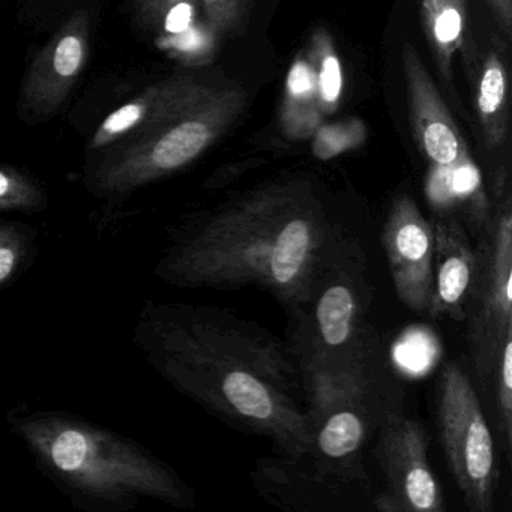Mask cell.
I'll use <instances>...</instances> for the list:
<instances>
[{
  "mask_svg": "<svg viewBox=\"0 0 512 512\" xmlns=\"http://www.w3.org/2000/svg\"><path fill=\"white\" fill-rule=\"evenodd\" d=\"M134 344L149 365L233 430L265 437L280 457L311 445L304 376L287 341L227 308L143 305Z\"/></svg>",
  "mask_w": 512,
  "mask_h": 512,
  "instance_id": "obj_1",
  "label": "cell"
},
{
  "mask_svg": "<svg viewBox=\"0 0 512 512\" xmlns=\"http://www.w3.org/2000/svg\"><path fill=\"white\" fill-rule=\"evenodd\" d=\"M341 233L310 182H269L176 224L155 275L187 289L257 287L293 311L313 298Z\"/></svg>",
  "mask_w": 512,
  "mask_h": 512,
  "instance_id": "obj_2",
  "label": "cell"
},
{
  "mask_svg": "<svg viewBox=\"0 0 512 512\" xmlns=\"http://www.w3.org/2000/svg\"><path fill=\"white\" fill-rule=\"evenodd\" d=\"M304 376L310 448L298 458H260L251 473L263 499L284 511L373 509L364 448L389 413L404 410L403 386Z\"/></svg>",
  "mask_w": 512,
  "mask_h": 512,
  "instance_id": "obj_3",
  "label": "cell"
},
{
  "mask_svg": "<svg viewBox=\"0 0 512 512\" xmlns=\"http://www.w3.org/2000/svg\"><path fill=\"white\" fill-rule=\"evenodd\" d=\"M7 419L44 475L83 511H130L142 499L196 506L193 488L173 467L115 431L70 413L23 406Z\"/></svg>",
  "mask_w": 512,
  "mask_h": 512,
  "instance_id": "obj_4",
  "label": "cell"
},
{
  "mask_svg": "<svg viewBox=\"0 0 512 512\" xmlns=\"http://www.w3.org/2000/svg\"><path fill=\"white\" fill-rule=\"evenodd\" d=\"M361 247L341 233L323 266L313 298L289 314V344L302 374L332 382L403 386L368 319L371 292Z\"/></svg>",
  "mask_w": 512,
  "mask_h": 512,
  "instance_id": "obj_5",
  "label": "cell"
},
{
  "mask_svg": "<svg viewBox=\"0 0 512 512\" xmlns=\"http://www.w3.org/2000/svg\"><path fill=\"white\" fill-rule=\"evenodd\" d=\"M245 106L247 94L241 88H218L202 103L136 136L103 161L92 176V190L116 199L185 169L217 143Z\"/></svg>",
  "mask_w": 512,
  "mask_h": 512,
  "instance_id": "obj_6",
  "label": "cell"
},
{
  "mask_svg": "<svg viewBox=\"0 0 512 512\" xmlns=\"http://www.w3.org/2000/svg\"><path fill=\"white\" fill-rule=\"evenodd\" d=\"M476 238L475 277L463 323L478 392L488 398L500 346L512 332L511 185L494 196L490 217Z\"/></svg>",
  "mask_w": 512,
  "mask_h": 512,
  "instance_id": "obj_7",
  "label": "cell"
},
{
  "mask_svg": "<svg viewBox=\"0 0 512 512\" xmlns=\"http://www.w3.org/2000/svg\"><path fill=\"white\" fill-rule=\"evenodd\" d=\"M436 422L446 463L470 512H493L499 484L496 443L481 395L460 362L436 380Z\"/></svg>",
  "mask_w": 512,
  "mask_h": 512,
  "instance_id": "obj_8",
  "label": "cell"
},
{
  "mask_svg": "<svg viewBox=\"0 0 512 512\" xmlns=\"http://www.w3.org/2000/svg\"><path fill=\"white\" fill-rule=\"evenodd\" d=\"M374 455L385 478L373 509L380 512H445L442 484L431 469L427 430L404 410L389 413L377 428Z\"/></svg>",
  "mask_w": 512,
  "mask_h": 512,
  "instance_id": "obj_9",
  "label": "cell"
},
{
  "mask_svg": "<svg viewBox=\"0 0 512 512\" xmlns=\"http://www.w3.org/2000/svg\"><path fill=\"white\" fill-rule=\"evenodd\" d=\"M395 293L412 313L428 316L433 298L434 230L409 194L392 200L382 230Z\"/></svg>",
  "mask_w": 512,
  "mask_h": 512,
  "instance_id": "obj_10",
  "label": "cell"
},
{
  "mask_svg": "<svg viewBox=\"0 0 512 512\" xmlns=\"http://www.w3.org/2000/svg\"><path fill=\"white\" fill-rule=\"evenodd\" d=\"M91 17L74 13L47 41L29 67L20 94V110L47 118L61 109L88 64Z\"/></svg>",
  "mask_w": 512,
  "mask_h": 512,
  "instance_id": "obj_11",
  "label": "cell"
},
{
  "mask_svg": "<svg viewBox=\"0 0 512 512\" xmlns=\"http://www.w3.org/2000/svg\"><path fill=\"white\" fill-rule=\"evenodd\" d=\"M413 137L430 167L451 166L470 157L433 77L410 44L401 50Z\"/></svg>",
  "mask_w": 512,
  "mask_h": 512,
  "instance_id": "obj_12",
  "label": "cell"
},
{
  "mask_svg": "<svg viewBox=\"0 0 512 512\" xmlns=\"http://www.w3.org/2000/svg\"><path fill=\"white\" fill-rule=\"evenodd\" d=\"M217 89V86L187 76L172 77L149 86L101 122L89 148L94 151L109 148L134 134L148 133L202 103Z\"/></svg>",
  "mask_w": 512,
  "mask_h": 512,
  "instance_id": "obj_13",
  "label": "cell"
},
{
  "mask_svg": "<svg viewBox=\"0 0 512 512\" xmlns=\"http://www.w3.org/2000/svg\"><path fill=\"white\" fill-rule=\"evenodd\" d=\"M433 298L431 319L448 317L463 323L476 269L475 245L466 223L457 215H434Z\"/></svg>",
  "mask_w": 512,
  "mask_h": 512,
  "instance_id": "obj_14",
  "label": "cell"
},
{
  "mask_svg": "<svg viewBox=\"0 0 512 512\" xmlns=\"http://www.w3.org/2000/svg\"><path fill=\"white\" fill-rule=\"evenodd\" d=\"M149 31L161 52L188 67L209 64L220 40L206 22L199 0H185L170 7Z\"/></svg>",
  "mask_w": 512,
  "mask_h": 512,
  "instance_id": "obj_15",
  "label": "cell"
},
{
  "mask_svg": "<svg viewBox=\"0 0 512 512\" xmlns=\"http://www.w3.org/2000/svg\"><path fill=\"white\" fill-rule=\"evenodd\" d=\"M505 55L491 49L482 61L476 80L475 106L485 146L502 148L508 139L511 76Z\"/></svg>",
  "mask_w": 512,
  "mask_h": 512,
  "instance_id": "obj_16",
  "label": "cell"
},
{
  "mask_svg": "<svg viewBox=\"0 0 512 512\" xmlns=\"http://www.w3.org/2000/svg\"><path fill=\"white\" fill-rule=\"evenodd\" d=\"M467 0H421L425 37L436 61L437 71L452 83L455 56L464 47L467 34Z\"/></svg>",
  "mask_w": 512,
  "mask_h": 512,
  "instance_id": "obj_17",
  "label": "cell"
},
{
  "mask_svg": "<svg viewBox=\"0 0 512 512\" xmlns=\"http://www.w3.org/2000/svg\"><path fill=\"white\" fill-rule=\"evenodd\" d=\"M322 124L323 115L317 104L313 74L307 56L301 53L287 74L280 109L281 131L287 139L305 140L313 137Z\"/></svg>",
  "mask_w": 512,
  "mask_h": 512,
  "instance_id": "obj_18",
  "label": "cell"
},
{
  "mask_svg": "<svg viewBox=\"0 0 512 512\" xmlns=\"http://www.w3.org/2000/svg\"><path fill=\"white\" fill-rule=\"evenodd\" d=\"M313 74L317 104L323 118L340 109L344 94V71L334 38L326 28H317L311 35L307 52Z\"/></svg>",
  "mask_w": 512,
  "mask_h": 512,
  "instance_id": "obj_19",
  "label": "cell"
},
{
  "mask_svg": "<svg viewBox=\"0 0 512 512\" xmlns=\"http://www.w3.org/2000/svg\"><path fill=\"white\" fill-rule=\"evenodd\" d=\"M488 401L493 407L494 431L508 461L512 451V332L500 346L491 377Z\"/></svg>",
  "mask_w": 512,
  "mask_h": 512,
  "instance_id": "obj_20",
  "label": "cell"
},
{
  "mask_svg": "<svg viewBox=\"0 0 512 512\" xmlns=\"http://www.w3.org/2000/svg\"><path fill=\"white\" fill-rule=\"evenodd\" d=\"M46 203V194L31 176L13 166H0V212L34 214Z\"/></svg>",
  "mask_w": 512,
  "mask_h": 512,
  "instance_id": "obj_21",
  "label": "cell"
},
{
  "mask_svg": "<svg viewBox=\"0 0 512 512\" xmlns=\"http://www.w3.org/2000/svg\"><path fill=\"white\" fill-rule=\"evenodd\" d=\"M199 5L218 37H239L247 29L253 0H199Z\"/></svg>",
  "mask_w": 512,
  "mask_h": 512,
  "instance_id": "obj_22",
  "label": "cell"
},
{
  "mask_svg": "<svg viewBox=\"0 0 512 512\" xmlns=\"http://www.w3.org/2000/svg\"><path fill=\"white\" fill-rule=\"evenodd\" d=\"M35 233L17 223L0 224V286L7 284L25 265Z\"/></svg>",
  "mask_w": 512,
  "mask_h": 512,
  "instance_id": "obj_23",
  "label": "cell"
},
{
  "mask_svg": "<svg viewBox=\"0 0 512 512\" xmlns=\"http://www.w3.org/2000/svg\"><path fill=\"white\" fill-rule=\"evenodd\" d=\"M364 139V125L356 119L337 122V124H322L314 134V155L319 160H329L337 157L341 152L356 148L359 143L364 142Z\"/></svg>",
  "mask_w": 512,
  "mask_h": 512,
  "instance_id": "obj_24",
  "label": "cell"
},
{
  "mask_svg": "<svg viewBox=\"0 0 512 512\" xmlns=\"http://www.w3.org/2000/svg\"><path fill=\"white\" fill-rule=\"evenodd\" d=\"M185 2V0H134L137 19L143 28L151 29L157 20L173 5Z\"/></svg>",
  "mask_w": 512,
  "mask_h": 512,
  "instance_id": "obj_25",
  "label": "cell"
},
{
  "mask_svg": "<svg viewBox=\"0 0 512 512\" xmlns=\"http://www.w3.org/2000/svg\"><path fill=\"white\" fill-rule=\"evenodd\" d=\"M500 31L506 35V38H511L512 35V0H485Z\"/></svg>",
  "mask_w": 512,
  "mask_h": 512,
  "instance_id": "obj_26",
  "label": "cell"
}]
</instances>
